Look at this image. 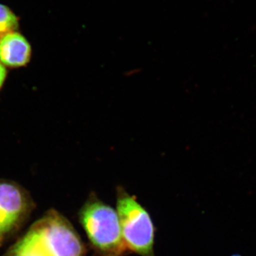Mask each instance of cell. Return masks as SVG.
<instances>
[{
	"label": "cell",
	"instance_id": "6da1fadb",
	"mask_svg": "<svg viewBox=\"0 0 256 256\" xmlns=\"http://www.w3.org/2000/svg\"><path fill=\"white\" fill-rule=\"evenodd\" d=\"M85 256L78 232L58 210H50L2 256Z\"/></svg>",
	"mask_w": 256,
	"mask_h": 256
},
{
	"label": "cell",
	"instance_id": "7a4b0ae2",
	"mask_svg": "<svg viewBox=\"0 0 256 256\" xmlns=\"http://www.w3.org/2000/svg\"><path fill=\"white\" fill-rule=\"evenodd\" d=\"M79 222L99 256H124L128 252L117 210L92 192L78 214Z\"/></svg>",
	"mask_w": 256,
	"mask_h": 256
},
{
	"label": "cell",
	"instance_id": "3957f363",
	"mask_svg": "<svg viewBox=\"0 0 256 256\" xmlns=\"http://www.w3.org/2000/svg\"><path fill=\"white\" fill-rule=\"evenodd\" d=\"M116 194V210L128 250L140 256H156V228L150 215L122 186H118Z\"/></svg>",
	"mask_w": 256,
	"mask_h": 256
},
{
	"label": "cell",
	"instance_id": "277c9868",
	"mask_svg": "<svg viewBox=\"0 0 256 256\" xmlns=\"http://www.w3.org/2000/svg\"><path fill=\"white\" fill-rule=\"evenodd\" d=\"M30 194L18 183L0 180V237L21 226L34 208Z\"/></svg>",
	"mask_w": 256,
	"mask_h": 256
},
{
	"label": "cell",
	"instance_id": "5b68a950",
	"mask_svg": "<svg viewBox=\"0 0 256 256\" xmlns=\"http://www.w3.org/2000/svg\"><path fill=\"white\" fill-rule=\"evenodd\" d=\"M32 47L28 40L14 31L0 37V62L9 68L25 66L30 62Z\"/></svg>",
	"mask_w": 256,
	"mask_h": 256
},
{
	"label": "cell",
	"instance_id": "8992f818",
	"mask_svg": "<svg viewBox=\"0 0 256 256\" xmlns=\"http://www.w3.org/2000/svg\"><path fill=\"white\" fill-rule=\"evenodd\" d=\"M18 26L16 15L6 5L0 3V37L16 31Z\"/></svg>",
	"mask_w": 256,
	"mask_h": 256
},
{
	"label": "cell",
	"instance_id": "52a82bcc",
	"mask_svg": "<svg viewBox=\"0 0 256 256\" xmlns=\"http://www.w3.org/2000/svg\"><path fill=\"white\" fill-rule=\"evenodd\" d=\"M6 76H8V70L6 66H4L0 62V89L4 85L5 80H6Z\"/></svg>",
	"mask_w": 256,
	"mask_h": 256
},
{
	"label": "cell",
	"instance_id": "ba28073f",
	"mask_svg": "<svg viewBox=\"0 0 256 256\" xmlns=\"http://www.w3.org/2000/svg\"><path fill=\"white\" fill-rule=\"evenodd\" d=\"M239 256V255H234V256Z\"/></svg>",
	"mask_w": 256,
	"mask_h": 256
}]
</instances>
